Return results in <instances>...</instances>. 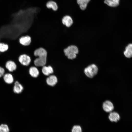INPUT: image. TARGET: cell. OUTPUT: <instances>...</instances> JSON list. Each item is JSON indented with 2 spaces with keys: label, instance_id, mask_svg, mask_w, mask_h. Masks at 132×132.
Here are the masks:
<instances>
[{
  "label": "cell",
  "instance_id": "6da1fadb",
  "mask_svg": "<svg viewBox=\"0 0 132 132\" xmlns=\"http://www.w3.org/2000/svg\"><path fill=\"white\" fill-rule=\"evenodd\" d=\"M33 54L36 57L33 60V64L35 66L42 67L46 65L47 53L45 49L42 47L38 48L34 51Z\"/></svg>",
  "mask_w": 132,
  "mask_h": 132
},
{
  "label": "cell",
  "instance_id": "7a4b0ae2",
  "mask_svg": "<svg viewBox=\"0 0 132 132\" xmlns=\"http://www.w3.org/2000/svg\"><path fill=\"white\" fill-rule=\"evenodd\" d=\"M65 56L69 60H73L76 57L79 52L77 47L74 45L68 46L63 50Z\"/></svg>",
  "mask_w": 132,
  "mask_h": 132
},
{
  "label": "cell",
  "instance_id": "3957f363",
  "mask_svg": "<svg viewBox=\"0 0 132 132\" xmlns=\"http://www.w3.org/2000/svg\"><path fill=\"white\" fill-rule=\"evenodd\" d=\"M98 71V67L94 64L89 65L84 70L85 74L87 77L89 78L93 77L97 74Z\"/></svg>",
  "mask_w": 132,
  "mask_h": 132
},
{
  "label": "cell",
  "instance_id": "277c9868",
  "mask_svg": "<svg viewBox=\"0 0 132 132\" xmlns=\"http://www.w3.org/2000/svg\"><path fill=\"white\" fill-rule=\"evenodd\" d=\"M18 61L22 65L27 66L30 64L31 59V57L28 55L26 54H23L19 56Z\"/></svg>",
  "mask_w": 132,
  "mask_h": 132
},
{
  "label": "cell",
  "instance_id": "5b68a950",
  "mask_svg": "<svg viewBox=\"0 0 132 132\" xmlns=\"http://www.w3.org/2000/svg\"><path fill=\"white\" fill-rule=\"evenodd\" d=\"M102 107L104 111L107 112H110L112 111L114 108V105L112 102L108 100L103 102Z\"/></svg>",
  "mask_w": 132,
  "mask_h": 132
},
{
  "label": "cell",
  "instance_id": "8992f818",
  "mask_svg": "<svg viewBox=\"0 0 132 132\" xmlns=\"http://www.w3.org/2000/svg\"><path fill=\"white\" fill-rule=\"evenodd\" d=\"M62 24L67 28L70 27L73 23L72 18L70 16L66 15L64 16L62 19Z\"/></svg>",
  "mask_w": 132,
  "mask_h": 132
},
{
  "label": "cell",
  "instance_id": "52a82bcc",
  "mask_svg": "<svg viewBox=\"0 0 132 132\" xmlns=\"http://www.w3.org/2000/svg\"><path fill=\"white\" fill-rule=\"evenodd\" d=\"M32 39L31 37L28 35L23 36L19 39L20 44L23 46H27L31 43Z\"/></svg>",
  "mask_w": 132,
  "mask_h": 132
},
{
  "label": "cell",
  "instance_id": "ba28073f",
  "mask_svg": "<svg viewBox=\"0 0 132 132\" xmlns=\"http://www.w3.org/2000/svg\"><path fill=\"white\" fill-rule=\"evenodd\" d=\"M121 117L119 114L117 112L112 111L110 112L108 116V118L112 122H116L120 119Z\"/></svg>",
  "mask_w": 132,
  "mask_h": 132
},
{
  "label": "cell",
  "instance_id": "9c48e42d",
  "mask_svg": "<svg viewBox=\"0 0 132 132\" xmlns=\"http://www.w3.org/2000/svg\"><path fill=\"white\" fill-rule=\"evenodd\" d=\"M41 70L42 73L44 75L49 76L54 72L53 67L50 65L44 66L42 67Z\"/></svg>",
  "mask_w": 132,
  "mask_h": 132
},
{
  "label": "cell",
  "instance_id": "30bf717a",
  "mask_svg": "<svg viewBox=\"0 0 132 132\" xmlns=\"http://www.w3.org/2000/svg\"><path fill=\"white\" fill-rule=\"evenodd\" d=\"M57 80V77L54 75H50L47 78L46 81L48 85L53 86L56 84Z\"/></svg>",
  "mask_w": 132,
  "mask_h": 132
},
{
  "label": "cell",
  "instance_id": "8fae6325",
  "mask_svg": "<svg viewBox=\"0 0 132 132\" xmlns=\"http://www.w3.org/2000/svg\"><path fill=\"white\" fill-rule=\"evenodd\" d=\"M29 73L32 77L34 78L37 77L39 75V71L36 66H31L29 68Z\"/></svg>",
  "mask_w": 132,
  "mask_h": 132
},
{
  "label": "cell",
  "instance_id": "7c38bea8",
  "mask_svg": "<svg viewBox=\"0 0 132 132\" xmlns=\"http://www.w3.org/2000/svg\"><path fill=\"white\" fill-rule=\"evenodd\" d=\"M6 68L10 72H13L17 68V66L15 63L11 60L8 61L5 64Z\"/></svg>",
  "mask_w": 132,
  "mask_h": 132
},
{
  "label": "cell",
  "instance_id": "4fadbf2b",
  "mask_svg": "<svg viewBox=\"0 0 132 132\" xmlns=\"http://www.w3.org/2000/svg\"><path fill=\"white\" fill-rule=\"evenodd\" d=\"M124 54L126 57L128 58L132 57V44H128L125 47Z\"/></svg>",
  "mask_w": 132,
  "mask_h": 132
},
{
  "label": "cell",
  "instance_id": "5bb4252c",
  "mask_svg": "<svg viewBox=\"0 0 132 132\" xmlns=\"http://www.w3.org/2000/svg\"><path fill=\"white\" fill-rule=\"evenodd\" d=\"M46 6L47 8L51 9L54 11H56L58 9V6L57 3L52 0L48 1L46 3Z\"/></svg>",
  "mask_w": 132,
  "mask_h": 132
},
{
  "label": "cell",
  "instance_id": "9a60e30c",
  "mask_svg": "<svg viewBox=\"0 0 132 132\" xmlns=\"http://www.w3.org/2000/svg\"><path fill=\"white\" fill-rule=\"evenodd\" d=\"M90 0H77V2L80 9L82 10H84L87 8L88 4Z\"/></svg>",
  "mask_w": 132,
  "mask_h": 132
},
{
  "label": "cell",
  "instance_id": "2e32d148",
  "mask_svg": "<svg viewBox=\"0 0 132 132\" xmlns=\"http://www.w3.org/2000/svg\"><path fill=\"white\" fill-rule=\"evenodd\" d=\"M104 3L111 7H116L119 4L120 0H104Z\"/></svg>",
  "mask_w": 132,
  "mask_h": 132
},
{
  "label": "cell",
  "instance_id": "e0dca14e",
  "mask_svg": "<svg viewBox=\"0 0 132 132\" xmlns=\"http://www.w3.org/2000/svg\"><path fill=\"white\" fill-rule=\"evenodd\" d=\"M23 89V87L21 84L17 81L15 82L13 87L14 92L16 93L19 94L21 93Z\"/></svg>",
  "mask_w": 132,
  "mask_h": 132
},
{
  "label": "cell",
  "instance_id": "ac0fdd59",
  "mask_svg": "<svg viewBox=\"0 0 132 132\" xmlns=\"http://www.w3.org/2000/svg\"><path fill=\"white\" fill-rule=\"evenodd\" d=\"M3 78L5 82L8 84H11L14 81V79L10 73L5 74L4 75Z\"/></svg>",
  "mask_w": 132,
  "mask_h": 132
},
{
  "label": "cell",
  "instance_id": "d6986e66",
  "mask_svg": "<svg viewBox=\"0 0 132 132\" xmlns=\"http://www.w3.org/2000/svg\"><path fill=\"white\" fill-rule=\"evenodd\" d=\"M8 46L7 44L3 43H0V52H4L8 50Z\"/></svg>",
  "mask_w": 132,
  "mask_h": 132
},
{
  "label": "cell",
  "instance_id": "ffe728a7",
  "mask_svg": "<svg viewBox=\"0 0 132 132\" xmlns=\"http://www.w3.org/2000/svg\"><path fill=\"white\" fill-rule=\"evenodd\" d=\"M71 132H82L81 126L78 125H75L73 126L71 130Z\"/></svg>",
  "mask_w": 132,
  "mask_h": 132
},
{
  "label": "cell",
  "instance_id": "44dd1931",
  "mask_svg": "<svg viewBox=\"0 0 132 132\" xmlns=\"http://www.w3.org/2000/svg\"><path fill=\"white\" fill-rule=\"evenodd\" d=\"M9 132V128L7 125L1 124L0 125V132Z\"/></svg>",
  "mask_w": 132,
  "mask_h": 132
},
{
  "label": "cell",
  "instance_id": "7402d4cb",
  "mask_svg": "<svg viewBox=\"0 0 132 132\" xmlns=\"http://www.w3.org/2000/svg\"><path fill=\"white\" fill-rule=\"evenodd\" d=\"M5 72V70L2 67L0 66V77L3 76Z\"/></svg>",
  "mask_w": 132,
  "mask_h": 132
}]
</instances>
